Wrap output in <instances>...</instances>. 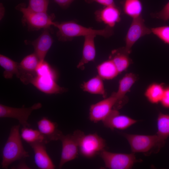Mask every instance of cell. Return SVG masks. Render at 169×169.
Instances as JSON below:
<instances>
[{
  "label": "cell",
  "mask_w": 169,
  "mask_h": 169,
  "mask_svg": "<svg viewBox=\"0 0 169 169\" xmlns=\"http://www.w3.org/2000/svg\"><path fill=\"white\" fill-rule=\"evenodd\" d=\"M54 26L58 29L56 35L58 40L61 41L71 40L75 37H84L90 34L108 38L113 33L112 28L107 26L103 29H95L85 27L73 21L55 22Z\"/></svg>",
  "instance_id": "obj_1"
},
{
  "label": "cell",
  "mask_w": 169,
  "mask_h": 169,
  "mask_svg": "<svg viewBox=\"0 0 169 169\" xmlns=\"http://www.w3.org/2000/svg\"><path fill=\"white\" fill-rule=\"evenodd\" d=\"M20 125L13 126L2 151V168L7 169L13 162L29 156L24 149L19 132Z\"/></svg>",
  "instance_id": "obj_2"
},
{
  "label": "cell",
  "mask_w": 169,
  "mask_h": 169,
  "mask_svg": "<svg viewBox=\"0 0 169 169\" xmlns=\"http://www.w3.org/2000/svg\"><path fill=\"white\" fill-rule=\"evenodd\" d=\"M129 143L134 153H142L146 155L157 153L164 142L157 135H141L122 133Z\"/></svg>",
  "instance_id": "obj_3"
},
{
  "label": "cell",
  "mask_w": 169,
  "mask_h": 169,
  "mask_svg": "<svg viewBox=\"0 0 169 169\" xmlns=\"http://www.w3.org/2000/svg\"><path fill=\"white\" fill-rule=\"evenodd\" d=\"M75 131L78 141L79 152L83 157L92 158L105 150V141L97 133L85 135L80 130Z\"/></svg>",
  "instance_id": "obj_4"
},
{
  "label": "cell",
  "mask_w": 169,
  "mask_h": 169,
  "mask_svg": "<svg viewBox=\"0 0 169 169\" xmlns=\"http://www.w3.org/2000/svg\"><path fill=\"white\" fill-rule=\"evenodd\" d=\"M16 8L22 13V22L23 24H27L29 30L49 29L55 23L53 21L55 17L54 14L49 15L47 13L32 11L26 7L24 3L18 5Z\"/></svg>",
  "instance_id": "obj_5"
},
{
  "label": "cell",
  "mask_w": 169,
  "mask_h": 169,
  "mask_svg": "<svg viewBox=\"0 0 169 169\" xmlns=\"http://www.w3.org/2000/svg\"><path fill=\"white\" fill-rule=\"evenodd\" d=\"M104 162L105 167L110 169H129L140 160L136 159L134 153H115L105 150L100 153Z\"/></svg>",
  "instance_id": "obj_6"
},
{
  "label": "cell",
  "mask_w": 169,
  "mask_h": 169,
  "mask_svg": "<svg viewBox=\"0 0 169 169\" xmlns=\"http://www.w3.org/2000/svg\"><path fill=\"white\" fill-rule=\"evenodd\" d=\"M40 103H35L31 107L20 108L12 107L0 104V117L13 118L18 120L23 127L30 126L28 120L32 112L41 108Z\"/></svg>",
  "instance_id": "obj_7"
},
{
  "label": "cell",
  "mask_w": 169,
  "mask_h": 169,
  "mask_svg": "<svg viewBox=\"0 0 169 169\" xmlns=\"http://www.w3.org/2000/svg\"><path fill=\"white\" fill-rule=\"evenodd\" d=\"M144 22L141 15L132 18L126 35L125 45L124 47L126 51L129 54L131 52L132 47L138 39L151 33V28L147 27Z\"/></svg>",
  "instance_id": "obj_8"
},
{
  "label": "cell",
  "mask_w": 169,
  "mask_h": 169,
  "mask_svg": "<svg viewBox=\"0 0 169 169\" xmlns=\"http://www.w3.org/2000/svg\"><path fill=\"white\" fill-rule=\"evenodd\" d=\"M62 145L59 167L61 168L66 163L77 158L79 153L77 136L75 131L72 134H63L60 140Z\"/></svg>",
  "instance_id": "obj_9"
},
{
  "label": "cell",
  "mask_w": 169,
  "mask_h": 169,
  "mask_svg": "<svg viewBox=\"0 0 169 169\" xmlns=\"http://www.w3.org/2000/svg\"><path fill=\"white\" fill-rule=\"evenodd\" d=\"M116 103V99L113 92L110 97L92 104L89 110L90 120L94 123L102 121L114 109Z\"/></svg>",
  "instance_id": "obj_10"
},
{
  "label": "cell",
  "mask_w": 169,
  "mask_h": 169,
  "mask_svg": "<svg viewBox=\"0 0 169 169\" xmlns=\"http://www.w3.org/2000/svg\"><path fill=\"white\" fill-rule=\"evenodd\" d=\"M56 79V77L50 75H39L36 74L31 79L29 83L47 94H57L66 91V89L60 87L57 83Z\"/></svg>",
  "instance_id": "obj_11"
},
{
  "label": "cell",
  "mask_w": 169,
  "mask_h": 169,
  "mask_svg": "<svg viewBox=\"0 0 169 169\" xmlns=\"http://www.w3.org/2000/svg\"><path fill=\"white\" fill-rule=\"evenodd\" d=\"M102 121L105 127L113 130L114 129H125L137 121L126 115H121L118 110L113 109Z\"/></svg>",
  "instance_id": "obj_12"
},
{
  "label": "cell",
  "mask_w": 169,
  "mask_h": 169,
  "mask_svg": "<svg viewBox=\"0 0 169 169\" xmlns=\"http://www.w3.org/2000/svg\"><path fill=\"white\" fill-rule=\"evenodd\" d=\"M137 79L134 74H126L120 80L118 90L114 92L116 99V103L114 109L118 110L121 108L127 101L126 94L129 92Z\"/></svg>",
  "instance_id": "obj_13"
},
{
  "label": "cell",
  "mask_w": 169,
  "mask_h": 169,
  "mask_svg": "<svg viewBox=\"0 0 169 169\" xmlns=\"http://www.w3.org/2000/svg\"><path fill=\"white\" fill-rule=\"evenodd\" d=\"M96 20L112 28L120 20V12L115 4L104 6L95 13Z\"/></svg>",
  "instance_id": "obj_14"
},
{
  "label": "cell",
  "mask_w": 169,
  "mask_h": 169,
  "mask_svg": "<svg viewBox=\"0 0 169 169\" xmlns=\"http://www.w3.org/2000/svg\"><path fill=\"white\" fill-rule=\"evenodd\" d=\"M45 144L38 142L29 144L34 152L35 163L39 169H54L55 166L47 152Z\"/></svg>",
  "instance_id": "obj_15"
},
{
  "label": "cell",
  "mask_w": 169,
  "mask_h": 169,
  "mask_svg": "<svg viewBox=\"0 0 169 169\" xmlns=\"http://www.w3.org/2000/svg\"><path fill=\"white\" fill-rule=\"evenodd\" d=\"M40 61L34 53L24 57L19 63V71L18 78L23 82L27 78L35 75L36 70Z\"/></svg>",
  "instance_id": "obj_16"
},
{
  "label": "cell",
  "mask_w": 169,
  "mask_h": 169,
  "mask_svg": "<svg viewBox=\"0 0 169 169\" xmlns=\"http://www.w3.org/2000/svg\"><path fill=\"white\" fill-rule=\"evenodd\" d=\"M38 130L44 136L47 143L59 140L63 134L58 128L57 123L44 117L37 122Z\"/></svg>",
  "instance_id": "obj_17"
},
{
  "label": "cell",
  "mask_w": 169,
  "mask_h": 169,
  "mask_svg": "<svg viewBox=\"0 0 169 169\" xmlns=\"http://www.w3.org/2000/svg\"><path fill=\"white\" fill-rule=\"evenodd\" d=\"M53 43V39L50 35L49 29H44L41 35L30 44L33 47L34 53L40 61L44 59Z\"/></svg>",
  "instance_id": "obj_18"
},
{
  "label": "cell",
  "mask_w": 169,
  "mask_h": 169,
  "mask_svg": "<svg viewBox=\"0 0 169 169\" xmlns=\"http://www.w3.org/2000/svg\"><path fill=\"white\" fill-rule=\"evenodd\" d=\"M96 36L90 34L84 37L82 57L77 66V68L82 69L85 64L95 59L96 55L95 38Z\"/></svg>",
  "instance_id": "obj_19"
},
{
  "label": "cell",
  "mask_w": 169,
  "mask_h": 169,
  "mask_svg": "<svg viewBox=\"0 0 169 169\" xmlns=\"http://www.w3.org/2000/svg\"><path fill=\"white\" fill-rule=\"evenodd\" d=\"M129 54L124 47L113 51L110 57L119 73L125 70L131 62Z\"/></svg>",
  "instance_id": "obj_20"
},
{
  "label": "cell",
  "mask_w": 169,
  "mask_h": 169,
  "mask_svg": "<svg viewBox=\"0 0 169 169\" xmlns=\"http://www.w3.org/2000/svg\"><path fill=\"white\" fill-rule=\"evenodd\" d=\"M103 80L97 75L82 84V89L84 91L93 94L100 95L105 98L106 93Z\"/></svg>",
  "instance_id": "obj_21"
},
{
  "label": "cell",
  "mask_w": 169,
  "mask_h": 169,
  "mask_svg": "<svg viewBox=\"0 0 169 169\" xmlns=\"http://www.w3.org/2000/svg\"><path fill=\"white\" fill-rule=\"evenodd\" d=\"M0 65L4 69L3 75L5 78H11L14 74L18 77L19 71V63L0 54Z\"/></svg>",
  "instance_id": "obj_22"
},
{
  "label": "cell",
  "mask_w": 169,
  "mask_h": 169,
  "mask_svg": "<svg viewBox=\"0 0 169 169\" xmlns=\"http://www.w3.org/2000/svg\"><path fill=\"white\" fill-rule=\"evenodd\" d=\"M97 69L98 75L103 79H113L119 74L112 61L110 59L98 65Z\"/></svg>",
  "instance_id": "obj_23"
},
{
  "label": "cell",
  "mask_w": 169,
  "mask_h": 169,
  "mask_svg": "<svg viewBox=\"0 0 169 169\" xmlns=\"http://www.w3.org/2000/svg\"><path fill=\"white\" fill-rule=\"evenodd\" d=\"M122 6L124 13L132 18L141 15L143 6L140 0H123Z\"/></svg>",
  "instance_id": "obj_24"
},
{
  "label": "cell",
  "mask_w": 169,
  "mask_h": 169,
  "mask_svg": "<svg viewBox=\"0 0 169 169\" xmlns=\"http://www.w3.org/2000/svg\"><path fill=\"white\" fill-rule=\"evenodd\" d=\"M165 88L162 84L153 83L147 87L145 96L148 100L152 104L160 102L162 97Z\"/></svg>",
  "instance_id": "obj_25"
},
{
  "label": "cell",
  "mask_w": 169,
  "mask_h": 169,
  "mask_svg": "<svg viewBox=\"0 0 169 169\" xmlns=\"http://www.w3.org/2000/svg\"><path fill=\"white\" fill-rule=\"evenodd\" d=\"M157 131L156 135L165 142L169 136V115L160 113L157 120Z\"/></svg>",
  "instance_id": "obj_26"
},
{
  "label": "cell",
  "mask_w": 169,
  "mask_h": 169,
  "mask_svg": "<svg viewBox=\"0 0 169 169\" xmlns=\"http://www.w3.org/2000/svg\"><path fill=\"white\" fill-rule=\"evenodd\" d=\"M20 135L21 138L29 144L37 142L48 143L44 136L38 130L28 127H23Z\"/></svg>",
  "instance_id": "obj_27"
},
{
  "label": "cell",
  "mask_w": 169,
  "mask_h": 169,
  "mask_svg": "<svg viewBox=\"0 0 169 169\" xmlns=\"http://www.w3.org/2000/svg\"><path fill=\"white\" fill-rule=\"evenodd\" d=\"M49 0H29L27 7L35 12L47 13Z\"/></svg>",
  "instance_id": "obj_28"
},
{
  "label": "cell",
  "mask_w": 169,
  "mask_h": 169,
  "mask_svg": "<svg viewBox=\"0 0 169 169\" xmlns=\"http://www.w3.org/2000/svg\"><path fill=\"white\" fill-rule=\"evenodd\" d=\"M151 33L165 44L169 45V25L151 28Z\"/></svg>",
  "instance_id": "obj_29"
},
{
  "label": "cell",
  "mask_w": 169,
  "mask_h": 169,
  "mask_svg": "<svg viewBox=\"0 0 169 169\" xmlns=\"http://www.w3.org/2000/svg\"><path fill=\"white\" fill-rule=\"evenodd\" d=\"M36 74L39 75H50L57 77L55 71L44 60L40 61L36 70Z\"/></svg>",
  "instance_id": "obj_30"
},
{
  "label": "cell",
  "mask_w": 169,
  "mask_h": 169,
  "mask_svg": "<svg viewBox=\"0 0 169 169\" xmlns=\"http://www.w3.org/2000/svg\"><path fill=\"white\" fill-rule=\"evenodd\" d=\"M152 16L164 21L169 20V1L159 12L152 14Z\"/></svg>",
  "instance_id": "obj_31"
},
{
  "label": "cell",
  "mask_w": 169,
  "mask_h": 169,
  "mask_svg": "<svg viewBox=\"0 0 169 169\" xmlns=\"http://www.w3.org/2000/svg\"><path fill=\"white\" fill-rule=\"evenodd\" d=\"M160 102L163 107L169 108V86L165 88L163 95Z\"/></svg>",
  "instance_id": "obj_32"
},
{
  "label": "cell",
  "mask_w": 169,
  "mask_h": 169,
  "mask_svg": "<svg viewBox=\"0 0 169 169\" xmlns=\"http://www.w3.org/2000/svg\"><path fill=\"white\" fill-rule=\"evenodd\" d=\"M87 3L96 2L104 6L115 5L114 0H84Z\"/></svg>",
  "instance_id": "obj_33"
},
{
  "label": "cell",
  "mask_w": 169,
  "mask_h": 169,
  "mask_svg": "<svg viewBox=\"0 0 169 169\" xmlns=\"http://www.w3.org/2000/svg\"><path fill=\"white\" fill-rule=\"evenodd\" d=\"M59 5L63 8H66L75 0H53Z\"/></svg>",
  "instance_id": "obj_34"
},
{
  "label": "cell",
  "mask_w": 169,
  "mask_h": 169,
  "mask_svg": "<svg viewBox=\"0 0 169 169\" xmlns=\"http://www.w3.org/2000/svg\"><path fill=\"white\" fill-rule=\"evenodd\" d=\"M17 167L18 169H30L29 167L24 162H22L20 163Z\"/></svg>",
  "instance_id": "obj_35"
},
{
  "label": "cell",
  "mask_w": 169,
  "mask_h": 169,
  "mask_svg": "<svg viewBox=\"0 0 169 169\" xmlns=\"http://www.w3.org/2000/svg\"><path fill=\"white\" fill-rule=\"evenodd\" d=\"M0 12L1 13V15H0V18H2L3 14H4V7L2 3H0Z\"/></svg>",
  "instance_id": "obj_36"
}]
</instances>
